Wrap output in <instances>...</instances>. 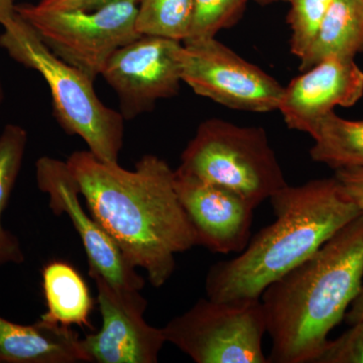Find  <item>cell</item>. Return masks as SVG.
Returning a JSON list of instances; mask_svg holds the SVG:
<instances>
[{"mask_svg": "<svg viewBox=\"0 0 363 363\" xmlns=\"http://www.w3.org/2000/svg\"><path fill=\"white\" fill-rule=\"evenodd\" d=\"M66 162L91 215L155 288L164 286L175 272L176 255L199 245L176 192L175 171L155 155L143 156L133 171L89 150Z\"/></svg>", "mask_w": 363, "mask_h": 363, "instance_id": "cell-1", "label": "cell"}, {"mask_svg": "<svg viewBox=\"0 0 363 363\" xmlns=\"http://www.w3.org/2000/svg\"><path fill=\"white\" fill-rule=\"evenodd\" d=\"M363 279V214L271 284L260 301L269 363H312L345 318Z\"/></svg>", "mask_w": 363, "mask_h": 363, "instance_id": "cell-2", "label": "cell"}, {"mask_svg": "<svg viewBox=\"0 0 363 363\" xmlns=\"http://www.w3.org/2000/svg\"><path fill=\"white\" fill-rule=\"evenodd\" d=\"M269 201L276 219L252 236L235 257L210 267L205 281L207 298L262 297L267 286L362 215L335 178L288 185Z\"/></svg>", "mask_w": 363, "mask_h": 363, "instance_id": "cell-3", "label": "cell"}, {"mask_svg": "<svg viewBox=\"0 0 363 363\" xmlns=\"http://www.w3.org/2000/svg\"><path fill=\"white\" fill-rule=\"evenodd\" d=\"M0 47L26 68L43 76L51 91L54 116L67 133L78 135L101 161L118 162L124 118L102 104L88 76L66 63L45 45L32 26L16 14L4 26Z\"/></svg>", "mask_w": 363, "mask_h": 363, "instance_id": "cell-4", "label": "cell"}, {"mask_svg": "<svg viewBox=\"0 0 363 363\" xmlns=\"http://www.w3.org/2000/svg\"><path fill=\"white\" fill-rule=\"evenodd\" d=\"M178 169L233 191L255 209L288 186L264 128L219 118L200 124Z\"/></svg>", "mask_w": 363, "mask_h": 363, "instance_id": "cell-5", "label": "cell"}, {"mask_svg": "<svg viewBox=\"0 0 363 363\" xmlns=\"http://www.w3.org/2000/svg\"><path fill=\"white\" fill-rule=\"evenodd\" d=\"M167 342L197 363H269L260 298H200L162 328Z\"/></svg>", "mask_w": 363, "mask_h": 363, "instance_id": "cell-6", "label": "cell"}, {"mask_svg": "<svg viewBox=\"0 0 363 363\" xmlns=\"http://www.w3.org/2000/svg\"><path fill=\"white\" fill-rule=\"evenodd\" d=\"M138 6L125 1L94 11H60L21 4L16 11L56 56L95 81L114 52L140 37Z\"/></svg>", "mask_w": 363, "mask_h": 363, "instance_id": "cell-7", "label": "cell"}, {"mask_svg": "<svg viewBox=\"0 0 363 363\" xmlns=\"http://www.w3.org/2000/svg\"><path fill=\"white\" fill-rule=\"evenodd\" d=\"M183 82L199 96L236 111H278L284 86L216 38L184 42Z\"/></svg>", "mask_w": 363, "mask_h": 363, "instance_id": "cell-8", "label": "cell"}, {"mask_svg": "<svg viewBox=\"0 0 363 363\" xmlns=\"http://www.w3.org/2000/svg\"><path fill=\"white\" fill-rule=\"evenodd\" d=\"M183 49L180 40L140 35L112 54L101 76L116 91L124 119L150 111L159 100L178 94Z\"/></svg>", "mask_w": 363, "mask_h": 363, "instance_id": "cell-9", "label": "cell"}, {"mask_svg": "<svg viewBox=\"0 0 363 363\" xmlns=\"http://www.w3.org/2000/svg\"><path fill=\"white\" fill-rule=\"evenodd\" d=\"M90 277L96 285L102 325L81 339L89 362H157L167 340L162 328L145 321L147 301L140 291L117 288L97 274Z\"/></svg>", "mask_w": 363, "mask_h": 363, "instance_id": "cell-10", "label": "cell"}, {"mask_svg": "<svg viewBox=\"0 0 363 363\" xmlns=\"http://www.w3.org/2000/svg\"><path fill=\"white\" fill-rule=\"evenodd\" d=\"M35 179L40 192L49 197L56 215L65 214L82 241L89 274H97L117 288L142 291L145 279L126 259L121 248L96 219L80 203V189L67 162L42 157L35 162Z\"/></svg>", "mask_w": 363, "mask_h": 363, "instance_id": "cell-11", "label": "cell"}, {"mask_svg": "<svg viewBox=\"0 0 363 363\" xmlns=\"http://www.w3.org/2000/svg\"><path fill=\"white\" fill-rule=\"evenodd\" d=\"M175 188L198 242L214 253H240L252 238L253 211L240 195L177 169Z\"/></svg>", "mask_w": 363, "mask_h": 363, "instance_id": "cell-12", "label": "cell"}, {"mask_svg": "<svg viewBox=\"0 0 363 363\" xmlns=\"http://www.w3.org/2000/svg\"><path fill=\"white\" fill-rule=\"evenodd\" d=\"M363 96V71L354 59H325L284 87L278 111L290 130L311 135L336 107L353 106Z\"/></svg>", "mask_w": 363, "mask_h": 363, "instance_id": "cell-13", "label": "cell"}, {"mask_svg": "<svg viewBox=\"0 0 363 363\" xmlns=\"http://www.w3.org/2000/svg\"><path fill=\"white\" fill-rule=\"evenodd\" d=\"M78 332L40 319L33 325L0 316V363L89 362Z\"/></svg>", "mask_w": 363, "mask_h": 363, "instance_id": "cell-14", "label": "cell"}, {"mask_svg": "<svg viewBox=\"0 0 363 363\" xmlns=\"http://www.w3.org/2000/svg\"><path fill=\"white\" fill-rule=\"evenodd\" d=\"M47 311L40 319L72 327H91L93 298L85 279L70 264L54 260L42 269Z\"/></svg>", "mask_w": 363, "mask_h": 363, "instance_id": "cell-15", "label": "cell"}, {"mask_svg": "<svg viewBox=\"0 0 363 363\" xmlns=\"http://www.w3.org/2000/svg\"><path fill=\"white\" fill-rule=\"evenodd\" d=\"M363 52V0H333L316 40L300 59L304 72L325 59Z\"/></svg>", "mask_w": 363, "mask_h": 363, "instance_id": "cell-16", "label": "cell"}, {"mask_svg": "<svg viewBox=\"0 0 363 363\" xmlns=\"http://www.w3.org/2000/svg\"><path fill=\"white\" fill-rule=\"evenodd\" d=\"M311 138L313 161L335 169L363 168V121H350L331 112Z\"/></svg>", "mask_w": 363, "mask_h": 363, "instance_id": "cell-17", "label": "cell"}, {"mask_svg": "<svg viewBox=\"0 0 363 363\" xmlns=\"http://www.w3.org/2000/svg\"><path fill=\"white\" fill-rule=\"evenodd\" d=\"M193 18V0H140L135 28L140 35L185 42Z\"/></svg>", "mask_w": 363, "mask_h": 363, "instance_id": "cell-18", "label": "cell"}, {"mask_svg": "<svg viewBox=\"0 0 363 363\" xmlns=\"http://www.w3.org/2000/svg\"><path fill=\"white\" fill-rule=\"evenodd\" d=\"M248 0H193V18L188 39L216 38L240 20Z\"/></svg>", "mask_w": 363, "mask_h": 363, "instance_id": "cell-19", "label": "cell"}, {"mask_svg": "<svg viewBox=\"0 0 363 363\" xmlns=\"http://www.w3.org/2000/svg\"><path fill=\"white\" fill-rule=\"evenodd\" d=\"M333 0H289L288 23L291 28L290 49L298 59L310 49Z\"/></svg>", "mask_w": 363, "mask_h": 363, "instance_id": "cell-20", "label": "cell"}, {"mask_svg": "<svg viewBox=\"0 0 363 363\" xmlns=\"http://www.w3.org/2000/svg\"><path fill=\"white\" fill-rule=\"evenodd\" d=\"M28 133L18 124L4 126L0 135V221L23 166Z\"/></svg>", "mask_w": 363, "mask_h": 363, "instance_id": "cell-21", "label": "cell"}, {"mask_svg": "<svg viewBox=\"0 0 363 363\" xmlns=\"http://www.w3.org/2000/svg\"><path fill=\"white\" fill-rule=\"evenodd\" d=\"M334 340H327L312 363H363V321Z\"/></svg>", "mask_w": 363, "mask_h": 363, "instance_id": "cell-22", "label": "cell"}, {"mask_svg": "<svg viewBox=\"0 0 363 363\" xmlns=\"http://www.w3.org/2000/svg\"><path fill=\"white\" fill-rule=\"evenodd\" d=\"M334 178L363 214V168L337 169Z\"/></svg>", "mask_w": 363, "mask_h": 363, "instance_id": "cell-23", "label": "cell"}, {"mask_svg": "<svg viewBox=\"0 0 363 363\" xmlns=\"http://www.w3.org/2000/svg\"><path fill=\"white\" fill-rule=\"evenodd\" d=\"M125 1L140 4V0H40L37 6L40 9H60V11H72V9L94 11L109 4Z\"/></svg>", "mask_w": 363, "mask_h": 363, "instance_id": "cell-24", "label": "cell"}, {"mask_svg": "<svg viewBox=\"0 0 363 363\" xmlns=\"http://www.w3.org/2000/svg\"><path fill=\"white\" fill-rule=\"evenodd\" d=\"M25 259L20 240L13 233L4 228L0 221V267L9 264H21Z\"/></svg>", "mask_w": 363, "mask_h": 363, "instance_id": "cell-25", "label": "cell"}, {"mask_svg": "<svg viewBox=\"0 0 363 363\" xmlns=\"http://www.w3.org/2000/svg\"><path fill=\"white\" fill-rule=\"evenodd\" d=\"M344 319L350 325L363 321V279L359 292H358L357 298H354L352 304L350 305V309L346 313Z\"/></svg>", "mask_w": 363, "mask_h": 363, "instance_id": "cell-26", "label": "cell"}, {"mask_svg": "<svg viewBox=\"0 0 363 363\" xmlns=\"http://www.w3.org/2000/svg\"><path fill=\"white\" fill-rule=\"evenodd\" d=\"M16 0H0V25L4 26L16 16Z\"/></svg>", "mask_w": 363, "mask_h": 363, "instance_id": "cell-27", "label": "cell"}, {"mask_svg": "<svg viewBox=\"0 0 363 363\" xmlns=\"http://www.w3.org/2000/svg\"><path fill=\"white\" fill-rule=\"evenodd\" d=\"M255 1L259 2V4H274V2H279V1L288 2L289 0H255Z\"/></svg>", "mask_w": 363, "mask_h": 363, "instance_id": "cell-28", "label": "cell"}, {"mask_svg": "<svg viewBox=\"0 0 363 363\" xmlns=\"http://www.w3.org/2000/svg\"><path fill=\"white\" fill-rule=\"evenodd\" d=\"M4 88H2L1 80H0V109H1L2 102H4Z\"/></svg>", "mask_w": 363, "mask_h": 363, "instance_id": "cell-29", "label": "cell"}]
</instances>
